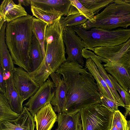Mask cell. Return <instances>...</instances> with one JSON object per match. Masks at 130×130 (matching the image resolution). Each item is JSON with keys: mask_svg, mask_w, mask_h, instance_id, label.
<instances>
[{"mask_svg": "<svg viewBox=\"0 0 130 130\" xmlns=\"http://www.w3.org/2000/svg\"><path fill=\"white\" fill-rule=\"evenodd\" d=\"M76 61L63 63L56 72L62 75L67 87L62 112L72 114L101 104V93L92 75Z\"/></svg>", "mask_w": 130, "mask_h": 130, "instance_id": "cell-1", "label": "cell"}, {"mask_svg": "<svg viewBox=\"0 0 130 130\" xmlns=\"http://www.w3.org/2000/svg\"><path fill=\"white\" fill-rule=\"evenodd\" d=\"M33 17L28 14L7 23L5 33L6 43L14 64L29 73L31 69L29 52Z\"/></svg>", "mask_w": 130, "mask_h": 130, "instance_id": "cell-2", "label": "cell"}, {"mask_svg": "<svg viewBox=\"0 0 130 130\" xmlns=\"http://www.w3.org/2000/svg\"><path fill=\"white\" fill-rule=\"evenodd\" d=\"M80 25L86 30L94 27L110 30L119 27L126 28L130 26V4L123 0H114L94 15L92 21L88 20Z\"/></svg>", "mask_w": 130, "mask_h": 130, "instance_id": "cell-3", "label": "cell"}, {"mask_svg": "<svg viewBox=\"0 0 130 130\" xmlns=\"http://www.w3.org/2000/svg\"><path fill=\"white\" fill-rule=\"evenodd\" d=\"M72 27L82 39L86 48L92 51L95 47L118 45L130 38V29L110 30L94 27L86 30L80 25Z\"/></svg>", "mask_w": 130, "mask_h": 130, "instance_id": "cell-4", "label": "cell"}, {"mask_svg": "<svg viewBox=\"0 0 130 130\" xmlns=\"http://www.w3.org/2000/svg\"><path fill=\"white\" fill-rule=\"evenodd\" d=\"M45 55L42 63L37 69L29 73L33 79L40 86L66 61L62 34L57 39L45 45Z\"/></svg>", "mask_w": 130, "mask_h": 130, "instance_id": "cell-5", "label": "cell"}, {"mask_svg": "<svg viewBox=\"0 0 130 130\" xmlns=\"http://www.w3.org/2000/svg\"><path fill=\"white\" fill-rule=\"evenodd\" d=\"M80 113L83 130H110L113 113L101 104L86 107Z\"/></svg>", "mask_w": 130, "mask_h": 130, "instance_id": "cell-6", "label": "cell"}, {"mask_svg": "<svg viewBox=\"0 0 130 130\" xmlns=\"http://www.w3.org/2000/svg\"><path fill=\"white\" fill-rule=\"evenodd\" d=\"M95 54L105 63L117 62L130 64V38L127 42L114 46L93 48Z\"/></svg>", "mask_w": 130, "mask_h": 130, "instance_id": "cell-7", "label": "cell"}, {"mask_svg": "<svg viewBox=\"0 0 130 130\" xmlns=\"http://www.w3.org/2000/svg\"><path fill=\"white\" fill-rule=\"evenodd\" d=\"M62 37L68 55L66 61H76L82 66H84L82 51L86 46L81 38L76 34L72 27L63 28Z\"/></svg>", "mask_w": 130, "mask_h": 130, "instance_id": "cell-8", "label": "cell"}, {"mask_svg": "<svg viewBox=\"0 0 130 130\" xmlns=\"http://www.w3.org/2000/svg\"><path fill=\"white\" fill-rule=\"evenodd\" d=\"M56 86L48 78L23 106L34 117L37 112L46 104L50 103L55 92Z\"/></svg>", "mask_w": 130, "mask_h": 130, "instance_id": "cell-9", "label": "cell"}, {"mask_svg": "<svg viewBox=\"0 0 130 130\" xmlns=\"http://www.w3.org/2000/svg\"><path fill=\"white\" fill-rule=\"evenodd\" d=\"M12 74L15 88L21 97L26 100L34 94L40 87L29 73L22 68H15Z\"/></svg>", "mask_w": 130, "mask_h": 130, "instance_id": "cell-10", "label": "cell"}, {"mask_svg": "<svg viewBox=\"0 0 130 130\" xmlns=\"http://www.w3.org/2000/svg\"><path fill=\"white\" fill-rule=\"evenodd\" d=\"M36 127L34 117L25 106L16 119L0 122V130H35Z\"/></svg>", "mask_w": 130, "mask_h": 130, "instance_id": "cell-11", "label": "cell"}, {"mask_svg": "<svg viewBox=\"0 0 130 130\" xmlns=\"http://www.w3.org/2000/svg\"><path fill=\"white\" fill-rule=\"evenodd\" d=\"M103 65L106 71L128 92L130 88V64L113 62H108Z\"/></svg>", "mask_w": 130, "mask_h": 130, "instance_id": "cell-12", "label": "cell"}, {"mask_svg": "<svg viewBox=\"0 0 130 130\" xmlns=\"http://www.w3.org/2000/svg\"><path fill=\"white\" fill-rule=\"evenodd\" d=\"M50 76L56 86L55 95L50 103L55 111L58 113L62 112L66 103L67 87L61 75L54 72Z\"/></svg>", "mask_w": 130, "mask_h": 130, "instance_id": "cell-13", "label": "cell"}, {"mask_svg": "<svg viewBox=\"0 0 130 130\" xmlns=\"http://www.w3.org/2000/svg\"><path fill=\"white\" fill-rule=\"evenodd\" d=\"M34 117L36 130H51L57 121V116L49 103L39 110Z\"/></svg>", "mask_w": 130, "mask_h": 130, "instance_id": "cell-14", "label": "cell"}, {"mask_svg": "<svg viewBox=\"0 0 130 130\" xmlns=\"http://www.w3.org/2000/svg\"><path fill=\"white\" fill-rule=\"evenodd\" d=\"M27 14L22 6L16 4L12 0H4L0 6V21L3 20L9 23Z\"/></svg>", "mask_w": 130, "mask_h": 130, "instance_id": "cell-15", "label": "cell"}, {"mask_svg": "<svg viewBox=\"0 0 130 130\" xmlns=\"http://www.w3.org/2000/svg\"><path fill=\"white\" fill-rule=\"evenodd\" d=\"M7 23L5 22L0 27V67L5 75L11 74L15 67L6 43L5 30Z\"/></svg>", "mask_w": 130, "mask_h": 130, "instance_id": "cell-16", "label": "cell"}, {"mask_svg": "<svg viewBox=\"0 0 130 130\" xmlns=\"http://www.w3.org/2000/svg\"><path fill=\"white\" fill-rule=\"evenodd\" d=\"M5 80L6 90L4 94L12 110L20 114L23 108V104L26 100L21 97L15 88L13 82L12 74Z\"/></svg>", "mask_w": 130, "mask_h": 130, "instance_id": "cell-17", "label": "cell"}, {"mask_svg": "<svg viewBox=\"0 0 130 130\" xmlns=\"http://www.w3.org/2000/svg\"><path fill=\"white\" fill-rule=\"evenodd\" d=\"M56 130H83L80 111L72 114L58 113Z\"/></svg>", "mask_w": 130, "mask_h": 130, "instance_id": "cell-18", "label": "cell"}, {"mask_svg": "<svg viewBox=\"0 0 130 130\" xmlns=\"http://www.w3.org/2000/svg\"><path fill=\"white\" fill-rule=\"evenodd\" d=\"M30 5L44 10L55 9L67 16L71 6L70 0H29Z\"/></svg>", "mask_w": 130, "mask_h": 130, "instance_id": "cell-19", "label": "cell"}, {"mask_svg": "<svg viewBox=\"0 0 130 130\" xmlns=\"http://www.w3.org/2000/svg\"><path fill=\"white\" fill-rule=\"evenodd\" d=\"M85 67L94 78L100 92L106 97L117 102L101 75L96 64L91 58L86 59Z\"/></svg>", "mask_w": 130, "mask_h": 130, "instance_id": "cell-20", "label": "cell"}, {"mask_svg": "<svg viewBox=\"0 0 130 130\" xmlns=\"http://www.w3.org/2000/svg\"><path fill=\"white\" fill-rule=\"evenodd\" d=\"M31 10L33 16L48 25L63 16L61 12L55 9L44 10L32 5H31Z\"/></svg>", "mask_w": 130, "mask_h": 130, "instance_id": "cell-21", "label": "cell"}, {"mask_svg": "<svg viewBox=\"0 0 130 130\" xmlns=\"http://www.w3.org/2000/svg\"><path fill=\"white\" fill-rule=\"evenodd\" d=\"M31 64V72L37 69L40 66L44 59L40 44L33 34L29 52Z\"/></svg>", "mask_w": 130, "mask_h": 130, "instance_id": "cell-22", "label": "cell"}, {"mask_svg": "<svg viewBox=\"0 0 130 130\" xmlns=\"http://www.w3.org/2000/svg\"><path fill=\"white\" fill-rule=\"evenodd\" d=\"M47 25V24L41 20L33 17L32 23V32L40 44L44 57L45 55V32Z\"/></svg>", "mask_w": 130, "mask_h": 130, "instance_id": "cell-23", "label": "cell"}, {"mask_svg": "<svg viewBox=\"0 0 130 130\" xmlns=\"http://www.w3.org/2000/svg\"><path fill=\"white\" fill-rule=\"evenodd\" d=\"M90 58L92 59L96 64L101 75L106 83L116 101L120 104L121 106L125 107L124 103L112 82L103 65L102 64V61L96 58L92 57Z\"/></svg>", "mask_w": 130, "mask_h": 130, "instance_id": "cell-24", "label": "cell"}, {"mask_svg": "<svg viewBox=\"0 0 130 130\" xmlns=\"http://www.w3.org/2000/svg\"><path fill=\"white\" fill-rule=\"evenodd\" d=\"M12 109L4 94L0 93V122L15 120L20 115Z\"/></svg>", "mask_w": 130, "mask_h": 130, "instance_id": "cell-25", "label": "cell"}, {"mask_svg": "<svg viewBox=\"0 0 130 130\" xmlns=\"http://www.w3.org/2000/svg\"><path fill=\"white\" fill-rule=\"evenodd\" d=\"M60 18L47 25L45 32V45L57 39L62 35L63 27L60 25Z\"/></svg>", "mask_w": 130, "mask_h": 130, "instance_id": "cell-26", "label": "cell"}, {"mask_svg": "<svg viewBox=\"0 0 130 130\" xmlns=\"http://www.w3.org/2000/svg\"><path fill=\"white\" fill-rule=\"evenodd\" d=\"M87 20L84 15L79 13L68 15L65 17L62 16L60 19L59 23L61 27H72L80 25Z\"/></svg>", "mask_w": 130, "mask_h": 130, "instance_id": "cell-27", "label": "cell"}, {"mask_svg": "<svg viewBox=\"0 0 130 130\" xmlns=\"http://www.w3.org/2000/svg\"><path fill=\"white\" fill-rule=\"evenodd\" d=\"M70 1L71 6L67 16L80 13L84 15L90 22L93 20L94 16V13L86 8L79 0Z\"/></svg>", "mask_w": 130, "mask_h": 130, "instance_id": "cell-28", "label": "cell"}, {"mask_svg": "<svg viewBox=\"0 0 130 130\" xmlns=\"http://www.w3.org/2000/svg\"><path fill=\"white\" fill-rule=\"evenodd\" d=\"M86 8L94 14H98L99 11L106 7L114 0H79Z\"/></svg>", "mask_w": 130, "mask_h": 130, "instance_id": "cell-29", "label": "cell"}, {"mask_svg": "<svg viewBox=\"0 0 130 130\" xmlns=\"http://www.w3.org/2000/svg\"><path fill=\"white\" fill-rule=\"evenodd\" d=\"M112 82L117 90L120 94L121 99L125 105V111L124 116L126 118L130 111V94L123 88L112 75L108 74Z\"/></svg>", "mask_w": 130, "mask_h": 130, "instance_id": "cell-30", "label": "cell"}, {"mask_svg": "<svg viewBox=\"0 0 130 130\" xmlns=\"http://www.w3.org/2000/svg\"><path fill=\"white\" fill-rule=\"evenodd\" d=\"M127 121L119 110L113 113L110 130H128Z\"/></svg>", "mask_w": 130, "mask_h": 130, "instance_id": "cell-31", "label": "cell"}, {"mask_svg": "<svg viewBox=\"0 0 130 130\" xmlns=\"http://www.w3.org/2000/svg\"><path fill=\"white\" fill-rule=\"evenodd\" d=\"M101 104L113 113L118 110L119 106H121L117 101H115L105 96L101 93Z\"/></svg>", "mask_w": 130, "mask_h": 130, "instance_id": "cell-32", "label": "cell"}, {"mask_svg": "<svg viewBox=\"0 0 130 130\" xmlns=\"http://www.w3.org/2000/svg\"><path fill=\"white\" fill-rule=\"evenodd\" d=\"M4 73L0 67V91L1 93L4 94L6 90V83L4 79Z\"/></svg>", "mask_w": 130, "mask_h": 130, "instance_id": "cell-33", "label": "cell"}, {"mask_svg": "<svg viewBox=\"0 0 130 130\" xmlns=\"http://www.w3.org/2000/svg\"><path fill=\"white\" fill-rule=\"evenodd\" d=\"M19 4L22 6L24 5L25 6H29L30 5L29 0H18Z\"/></svg>", "mask_w": 130, "mask_h": 130, "instance_id": "cell-34", "label": "cell"}, {"mask_svg": "<svg viewBox=\"0 0 130 130\" xmlns=\"http://www.w3.org/2000/svg\"><path fill=\"white\" fill-rule=\"evenodd\" d=\"M127 122L128 128V130H130V120L128 121H127Z\"/></svg>", "mask_w": 130, "mask_h": 130, "instance_id": "cell-35", "label": "cell"}, {"mask_svg": "<svg viewBox=\"0 0 130 130\" xmlns=\"http://www.w3.org/2000/svg\"><path fill=\"white\" fill-rule=\"evenodd\" d=\"M124 2L130 4V0H123Z\"/></svg>", "mask_w": 130, "mask_h": 130, "instance_id": "cell-36", "label": "cell"}, {"mask_svg": "<svg viewBox=\"0 0 130 130\" xmlns=\"http://www.w3.org/2000/svg\"><path fill=\"white\" fill-rule=\"evenodd\" d=\"M128 92L130 94V88L129 89V90Z\"/></svg>", "mask_w": 130, "mask_h": 130, "instance_id": "cell-37", "label": "cell"}, {"mask_svg": "<svg viewBox=\"0 0 130 130\" xmlns=\"http://www.w3.org/2000/svg\"><path fill=\"white\" fill-rule=\"evenodd\" d=\"M129 115L130 116V112H129Z\"/></svg>", "mask_w": 130, "mask_h": 130, "instance_id": "cell-38", "label": "cell"}]
</instances>
